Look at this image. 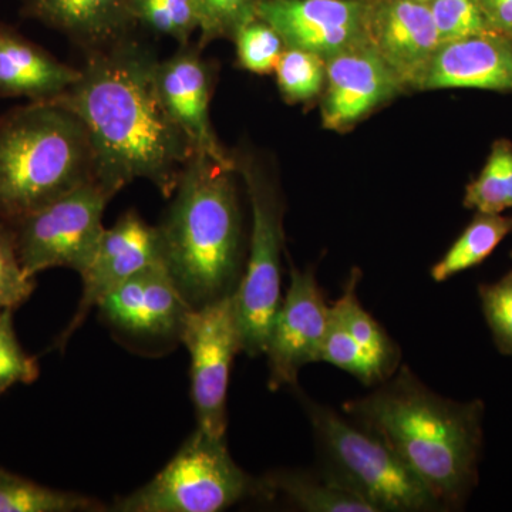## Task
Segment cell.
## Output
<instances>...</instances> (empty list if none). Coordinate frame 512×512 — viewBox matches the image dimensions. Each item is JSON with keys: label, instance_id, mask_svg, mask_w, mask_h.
<instances>
[{"label": "cell", "instance_id": "cell-22", "mask_svg": "<svg viewBox=\"0 0 512 512\" xmlns=\"http://www.w3.org/2000/svg\"><path fill=\"white\" fill-rule=\"evenodd\" d=\"M357 281L359 278L353 274L345 293L330 308L348 330L356 345L376 363L386 379H389L399 369V348L379 322L360 305L356 293Z\"/></svg>", "mask_w": 512, "mask_h": 512}, {"label": "cell", "instance_id": "cell-21", "mask_svg": "<svg viewBox=\"0 0 512 512\" xmlns=\"http://www.w3.org/2000/svg\"><path fill=\"white\" fill-rule=\"evenodd\" d=\"M510 232L512 217L478 212L453 247L431 268V278L436 282H444L451 276L481 264Z\"/></svg>", "mask_w": 512, "mask_h": 512}, {"label": "cell", "instance_id": "cell-31", "mask_svg": "<svg viewBox=\"0 0 512 512\" xmlns=\"http://www.w3.org/2000/svg\"><path fill=\"white\" fill-rule=\"evenodd\" d=\"M20 264L15 237L8 222H0V312L16 311L36 288Z\"/></svg>", "mask_w": 512, "mask_h": 512}, {"label": "cell", "instance_id": "cell-26", "mask_svg": "<svg viewBox=\"0 0 512 512\" xmlns=\"http://www.w3.org/2000/svg\"><path fill=\"white\" fill-rule=\"evenodd\" d=\"M133 15L137 26L171 37L180 46L191 43L192 35L200 32L194 0H133Z\"/></svg>", "mask_w": 512, "mask_h": 512}, {"label": "cell", "instance_id": "cell-14", "mask_svg": "<svg viewBox=\"0 0 512 512\" xmlns=\"http://www.w3.org/2000/svg\"><path fill=\"white\" fill-rule=\"evenodd\" d=\"M157 86L165 109L190 138L195 153L235 168V158L221 146L211 123L214 70L201 56V47L180 46L157 64Z\"/></svg>", "mask_w": 512, "mask_h": 512}, {"label": "cell", "instance_id": "cell-16", "mask_svg": "<svg viewBox=\"0 0 512 512\" xmlns=\"http://www.w3.org/2000/svg\"><path fill=\"white\" fill-rule=\"evenodd\" d=\"M367 39L404 89L413 87L440 45L429 3L367 0Z\"/></svg>", "mask_w": 512, "mask_h": 512}, {"label": "cell", "instance_id": "cell-15", "mask_svg": "<svg viewBox=\"0 0 512 512\" xmlns=\"http://www.w3.org/2000/svg\"><path fill=\"white\" fill-rule=\"evenodd\" d=\"M404 89L399 77L369 43L326 60L323 126L343 131Z\"/></svg>", "mask_w": 512, "mask_h": 512}, {"label": "cell", "instance_id": "cell-8", "mask_svg": "<svg viewBox=\"0 0 512 512\" xmlns=\"http://www.w3.org/2000/svg\"><path fill=\"white\" fill-rule=\"evenodd\" d=\"M116 195L100 181L74 188L39 210L8 222L19 261L30 278L53 268L82 274L104 232L103 215Z\"/></svg>", "mask_w": 512, "mask_h": 512}, {"label": "cell", "instance_id": "cell-4", "mask_svg": "<svg viewBox=\"0 0 512 512\" xmlns=\"http://www.w3.org/2000/svg\"><path fill=\"white\" fill-rule=\"evenodd\" d=\"M92 137L73 111L52 101L0 117V222L45 207L97 180Z\"/></svg>", "mask_w": 512, "mask_h": 512}, {"label": "cell", "instance_id": "cell-32", "mask_svg": "<svg viewBox=\"0 0 512 512\" xmlns=\"http://www.w3.org/2000/svg\"><path fill=\"white\" fill-rule=\"evenodd\" d=\"M15 311L0 312V394L15 384H32L40 375L36 357L20 345L13 326Z\"/></svg>", "mask_w": 512, "mask_h": 512}, {"label": "cell", "instance_id": "cell-33", "mask_svg": "<svg viewBox=\"0 0 512 512\" xmlns=\"http://www.w3.org/2000/svg\"><path fill=\"white\" fill-rule=\"evenodd\" d=\"M480 298L495 345L512 355V271L493 285L481 286Z\"/></svg>", "mask_w": 512, "mask_h": 512}, {"label": "cell", "instance_id": "cell-1", "mask_svg": "<svg viewBox=\"0 0 512 512\" xmlns=\"http://www.w3.org/2000/svg\"><path fill=\"white\" fill-rule=\"evenodd\" d=\"M158 62L151 47L128 36L87 53L77 82L50 100L83 121L96 153L97 181L114 195L134 180H147L171 198L195 154L165 109Z\"/></svg>", "mask_w": 512, "mask_h": 512}, {"label": "cell", "instance_id": "cell-35", "mask_svg": "<svg viewBox=\"0 0 512 512\" xmlns=\"http://www.w3.org/2000/svg\"><path fill=\"white\" fill-rule=\"evenodd\" d=\"M3 471H5V470H3V468H2V467H0V474H2V473H3Z\"/></svg>", "mask_w": 512, "mask_h": 512}, {"label": "cell", "instance_id": "cell-20", "mask_svg": "<svg viewBox=\"0 0 512 512\" xmlns=\"http://www.w3.org/2000/svg\"><path fill=\"white\" fill-rule=\"evenodd\" d=\"M264 480L269 498L285 495L299 510L308 512H376L362 495L343 483L333 471H281Z\"/></svg>", "mask_w": 512, "mask_h": 512}, {"label": "cell", "instance_id": "cell-11", "mask_svg": "<svg viewBox=\"0 0 512 512\" xmlns=\"http://www.w3.org/2000/svg\"><path fill=\"white\" fill-rule=\"evenodd\" d=\"M367 0H258L256 16L279 33L289 49L328 60L369 43Z\"/></svg>", "mask_w": 512, "mask_h": 512}, {"label": "cell", "instance_id": "cell-13", "mask_svg": "<svg viewBox=\"0 0 512 512\" xmlns=\"http://www.w3.org/2000/svg\"><path fill=\"white\" fill-rule=\"evenodd\" d=\"M101 318L114 329L137 338L180 336L192 306L165 262L143 269L101 299Z\"/></svg>", "mask_w": 512, "mask_h": 512}, {"label": "cell", "instance_id": "cell-19", "mask_svg": "<svg viewBox=\"0 0 512 512\" xmlns=\"http://www.w3.org/2000/svg\"><path fill=\"white\" fill-rule=\"evenodd\" d=\"M79 77L80 69L0 20V99L55 100Z\"/></svg>", "mask_w": 512, "mask_h": 512}, {"label": "cell", "instance_id": "cell-25", "mask_svg": "<svg viewBox=\"0 0 512 512\" xmlns=\"http://www.w3.org/2000/svg\"><path fill=\"white\" fill-rule=\"evenodd\" d=\"M274 72L279 90L288 103L311 101L325 89L326 60L315 53L286 47Z\"/></svg>", "mask_w": 512, "mask_h": 512}, {"label": "cell", "instance_id": "cell-7", "mask_svg": "<svg viewBox=\"0 0 512 512\" xmlns=\"http://www.w3.org/2000/svg\"><path fill=\"white\" fill-rule=\"evenodd\" d=\"M235 171L247 185L252 231L247 268L234 295L241 352L256 357L265 355L272 322L282 302L284 207L278 188L252 158H235Z\"/></svg>", "mask_w": 512, "mask_h": 512}, {"label": "cell", "instance_id": "cell-28", "mask_svg": "<svg viewBox=\"0 0 512 512\" xmlns=\"http://www.w3.org/2000/svg\"><path fill=\"white\" fill-rule=\"evenodd\" d=\"M234 40L239 66L255 74L274 72L279 57L286 49L279 33L258 16L241 26Z\"/></svg>", "mask_w": 512, "mask_h": 512}, {"label": "cell", "instance_id": "cell-6", "mask_svg": "<svg viewBox=\"0 0 512 512\" xmlns=\"http://www.w3.org/2000/svg\"><path fill=\"white\" fill-rule=\"evenodd\" d=\"M251 497L269 498L264 480L249 476L229 454L227 440L200 427L163 470L127 497L119 512H220Z\"/></svg>", "mask_w": 512, "mask_h": 512}, {"label": "cell", "instance_id": "cell-2", "mask_svg": "<svg viewBox=\"0 0 512 512\" xmlns=\"http://www.w3.org/2000/svg\"><path fill=\"white\" fill-rule=\"evenodd\" d=\"M343 410L392 448L446 510L463 505L477 483L483 403L446 399L403 366Z\"/></svg>", "mask_w": 512, "mask_h": 512}, {"label": "cell", "instance_id": "cell-36", "mask_svg": "<svg viewBox=\"0 0 512 512\" xmlns=\"http://www.w3.org/2000/svg\"><path fill=\"white\" fill-rule=\"evenodd\" d=\"M423 2H429V0H423Z\"/></svg>", "mask_w": 512, "mask_h": 512}, {"label": "cell", "instance_id": "cell-12", "mask_svg": "<svg viewBox=\"0 0 512 512\" xmlns=\"http://www.w3.org/2000/svg\"><path fill=\"white\" fill-rule=\"evenodd\" d=\"M160 262H164L160 229L147 224L137 211L126 212L113 227L104 229L92 261L80 274L83 295L73 319L59 336V349L66 346L73 333L83 325L87 313L97 308L107 293Z\"/></svg>", "mask_w": 512, "mask_h": 512}, {"label": "cell", "instance_id": "cell-34", "mask_svg": "<svg viewBox=\"0 0 512 512\" xmlns=\"http://www.w3.org/2000/svg\"><path fill=\"white\" fill-rule=\"evenodd\" d=\"M495 32L512 39V0H477Z\"/></svg>", "mask_w": 512, "mask_h": 512}, {"label": "cell", "instance_id": "cell-29", "mask_svg": "<svg viewBox=\"0 0 512 512\" xmlns=\"http://www.w3.org/2000/svg\"><path fill=\"white\" fill-rule=\"evenodd\" d=\"M200 18V42L204 47L217 39H234L241 26L256 16L258 0H194Z\"/></svg>", "mask_w": 512, "mask_h": 512}, {"label": "cell", "instance_id": "cell-5", "mask_svg": "<svg viewBox=\"0 0 512 512\" xmlns=\"http://www.w3.org/2000/svg\"><path fill=\"white\" fill-rule=\"evenodd\" d=\"M329 470L376 512L446 511L416 474L384 441L335 410L299 392Z\"/></svg>", "mask_w": 512, "mask_h": 512}, {"label": "cell", "instance_id": "cell-30", "mask_svg": "<svg viewBox=\"0 0 512 512\" xmlns=\"http://www.w3.org/2000/svg\"><path fill=\"white\" fill-rule=\"evenodd\" d=\"M439 42L497 33L477 0H429Z\"/></svg>", "mask_w": 512, "mask_h": 512}, {"label": "cell", "instance_id": "cell-27", "mask_svg": "<svg viewBox=\"0 0 512 512\" xmlns=\"http://www.w3.org/2000/svg\"><path fill=\"white\" fill-rule=\"evenodd\" d=\"M320 362H328L345 370L366 386H375L387 380L376 363L356 345L330 306L328 329L323 340Z\"/></svg>", "mask_w": 512, "mask_h": 512}, {"label": "cell", "instance_id": "cell-23", "mask_svg": "<svg viewBox=\"0 0 512 512\" xmlns=\"http://www.w3.org/2000/svg\"><path fill=\"white\" fill-rule=\"evenodd\" d=\"M93 498L70 491L53 490L3 471L0 474V512H83L100 511Z\"/></svg>", "mask_w": 512, "mask_h": 512}, {"label": "cell", "instance_id": "cell-18", "mask_svg": "<svg viewBox=\"0 0 512 512\" xmlns=\"http://www.w3.org/2000/svg\"><path fill=\"white\" fill-rule=\"evenodd\" d=\"M22 15L69 37L84 52L106 49L136 28L133 0H20Z\"/></svg>", "mask_w": 512, "mask_h": 512}, {"label": "cell", "instance_id": "cell-3", "mask_svg": "<svg viewBox=\"0 0 512 512\" xmlns=\"http://www.w3.org/2000/svg\"><path fill=\"white\" fill-rule=\"evenodd\" d=\"M235 173L234 167L195 153L158 225L165 265L192 308L234 293L242 278Z\"/></svg>", "mask_w": 512, "mask_h": 512}, {"label": "cell", "instance_id": "cell-9", "mask_svg": "<svg viewBox=\"0 0 512 512\" xmlns=\"http://www.w3.org/2000/svg\"><path fill=\"white\" fill-rule=\"evenodd\" d=\"M178 339L190 353L197 427L212 437L225 439L229 375L235 355L241 352L234 293L190 309Z\"/></svg>", "mask_w": 512, "mask_h": 512}, {"label": "cell", "instance_id": "cell-10", "mask_svg": "<svg viewBox=\"0 0 512 512\" xmlns=\"http://www.w3.org/2000/svg\"><path fill=\"white\" fill-rule=\"evenodd\" d=\"M329 322V306L312 269L291 268V285L272 322L265 355L272 392L296 386L306 365L320 362Z\"/></svg>", "mask_w": 512, "mask_h": 512}, {"label": "cell", "instance_id": "cell-24", "mask_svg": "<svg viewBox=\"0 0 512 512\" xmlns=\"http://www.w3.org/2000/svg\"><path fill=\"white\" fill-rule=\"evenodd\" d=\"M464 205L484 214H503L512 208V144L498 140L480 175L468 184Z\"/></svg>", "mask_w": 512, "mask_h": 512}, {"label": "cell", "instance_id": "cell-17", "mask_svg": "<svg viewBox=\"0 0 512 512\" xmlns=\"http://www.w3.org/2000/svg\"><path fill=\"white\" fill-rule=\"evenodd\" d=\"M413 89L512 92V39L487 33L440 43Z\"/></svg>", "mask_w": 512, "mask_h": 512}]
</instances>
